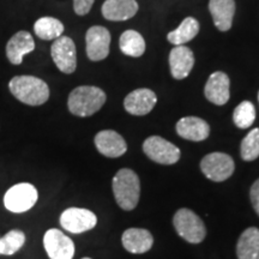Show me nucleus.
<instances>
[{
	"mask_svg": "<svg viewBox=\"0 0 259 259\" xmlns=\"http://www.w3.org/2000/svg\"><path fill=\"white\" fill-rule=\"evenodd\" d=\"M9 89L18 101L28 106H41L50 99V87L44 79L29 74L16 76L10 80Z\"/></svg>",
	"mask_w": 259,
	"mask_h": 259,
	"instance_id": "nucleus-1",
	"label": "nucleus"
},
{
	"mask_svg": "<svg viewBox=\"0 0 259 259\" xmlns=\"http://www.w3.org/2000/svg\"><path fill=\"white\" fill-rule=\"evenodd\" d=\"M106 93L93 85H80L70 93L67 107L73 115L79 118L92 116L99 112L106 103Z\"/></svg>",
	"mask_w": 259,
	"mask_h": 259,
	"instance_id": "nucleus-2",
	"label": "nucleus"
},
{
	"mask_svg": "<svg viewBox=\"0 0 259 259\" xmlns=\"http://www.w3.org/2000/svg\"><path fill=\"white\" fill-rule=\"evenodd\" d=\"M112 186L116 203L122 210L131 211L137 206L141 194V183L137 173L128 168H122L116 171Z\"/></svg>",
	"mask_w": 259,
	"mask_h": 259,
	"instance_id": "nucleus-3",
	"label": "nucleus"
},
{
	"mask_svg": "<svg viewBox=\"0 0 259 259\" xmlns=\"http://www.w3.org/2000/svg\"><path fill=\"white\" fill-rule=\"evenodd\" d=\"M173 225L184 240L190 244H199L205 239L206 228L203 220L192 210L183 208L174 213Z\"/></svg>",
	"mask_w": 259,
	"mask_h": 259,
	"instance_id": "nucleus-4",
	"label": "nucleus"
},
{
	"mask_svg": "<svg viewBox=\"0 0 259 259\" xmlns=\"http://www.w3.org/2000/svg\"><path fill=\"white\" fill-rule=\"evenodd\" d=\"M36 187L29 183H19L10 187L4 197V205L9 211L22 213L30 210L37 202Z\"/></svg>",
	"mask_w": 259,
	"mask_h": 259,
	"instance_id": "nucleus-5",
	"label": "nucleus"
},
{
	"mask_svg": "<svg viewBox=\"0 0 259 259\" xmlns=\"http://www.w3.org/2000/svg\"><path fill=\"white\" fill-rule=\"evenodd\" d=\"M235 169V163L228 154L210 153L200 161V170L209 180L221 183L229 179Z\"/></svg>",
	"mask_w": 259,
	"mask_h": 259,
	"instance_id": "nucleus-6",
	"label": "nucleus"
},
{
	"mask_svg": "<svg viewBox=\"0 0 259 259\" xmlns=\"http://www.w3.org/2000/svg\"><path fill=\"white\" fill-rule=\"evenodd\" d=\"M143 151L151 161L166 166L177 163L181 156L180 149L177 145L160 136H151L145 139Z\"/></svg>",
	"mask_w": 259,
	"mask_h": 259,
	"instance_id": "nucleus-7",
	"label": "nucleus"
},
{
	"mask_svg": "<svg viewBox=\"0 0 259 259\" xmlns=\"http://www.w3.org/2000/svg\"><path fill=\"white\" fill-rule=\"evenodd\" d=\"M51 56L58 70L65 74L73 73L77 69V51L74 41L69 36H60L54 40L51 47Z\"/></svg>",
	"mask_w": 259,
	"mask_h": 259,
	"instance_id": "nucleus-8",
	"label": "nucleus"
},
{
	"mask_svg": "<svg viewBox=\"0 0 259 259\" xmlns=\"http://www.w3.org/2000/svg\"><path fill=\"white\" fill-rule=\"evenodd\" d=\"M111 32L102 25H94L85 34L87 57L92 61H101L111 51Z\"/></svg>",
	"mask_w": 259,
	"mask_h": 259,
	"instance_id": "nucleus-9",
	"label": "nucleus"
},
{
	"mask_svg": "<svg viewBox=\"0 0 259 259\" xmlns=\"http://www.w3.org/2000/svg\"><path fill=\"white\" fill-rule=\"evenodd\" d=\"M96 225V215L88 209L69 208L60 215V226L72 234L88 232Z\"/></svg>",
	"mask_w": 259,
	"mask_h": 259,
	"instance_id": "nucleus-10",
	"label": "nucleus"
},
{
	"mask_svg": "<svg viewBox=\"0 0 259 259\" xmlns=\"http://www.w3.org/2000/svg\"><path fill=\"white\" fill-rule=\"evenodd\" d=\"M44 246L51 259H72L74 244L59 229L52 228L45 233Z\"/></svg>",
	"mask_w": 259,
	"mask_h": 259,
	"instance_id": "nucleus-11",
	"label": "nucleus"
},
{
	"mask_svg": "<svg viewBox=\"0 0 259 259\" xmlns=\"http://www.w3.org/2000/svg\"><path fill=\"white\" fill-rule=\"evenodd\" d=\"M204 95L213 105H226L231 99V79L228 74L222 71L210 74L204 87Z\"/></svg>",
	"mask_w": 259,
	"mask_h": 259,
	"instance_id": "nucleus-12",
	"label": "nucleus"
},
{
	"mask_svg": "<svg viewBox=\"0 0 259 259\" xmlns=\"http://www.w3.org/2000/svg\"><path fill=\"white\" fill-rule=\"evenodd\" d=\"M156 103L157 96L153 90L139 88L126 95L124 100V108L131 115L143 116L153 111Z\"/></svg>",
	"mask_w": 259,
	"mask_h": 259,
	"instance_id": "nucleus-13",
	"label": "nucleus"
},
{
	"mask_svg": "<svg viewBox=\"0 0 259 259\" xmlns=\"http://www.w3.org/2000/svg\"><path fill=\"white\" fill-rule=\"evenodd\" d=\"M95 147L100 154L109 158L120 157L127 151V144L121 135L113 130H103L96 134Z\"/></svg>",
	"mask_w": 259,
	"mask_h": 259,
	"instance_id": "nucleus-14",
	"label": "nucleus"
},
{
	"mask_svg": "<svg viewBox=\"0 0 259 259\" xmlns=\"http://www.w3.org/2000/svg\"><path fill=\"white\" fill-rule=\"evenodd\" d=\"M194 66V54L191 48L176 46L169 53V69L174 79H185L190 76Z\"/></svg>",
	"mask_w": 259,
	"mask_h": 259,
	"instance_id": "nucleus-15",
	"label": "nucleus"
},
{
	"mask_svg": "<svg viewBox=\"0 0 259 259\" xmlns=\"http://www.w3.org/2000/svg\"><path fill=\"white\" fill-rule=\"evenodd\" d=\"M176 130L181 138L191 142L205 141L210 135L209 124L198 116H184L177 122Z\"/></svg>",
	"mask_w": 259,
	"mask_h": 259,
	"instance_id": "nucleus-16",
	"label": "nucleus"
},
{
	"mask_svg": "<svg viewBox=\"0 0 259 259\" xmlns=\"http://www.w3.org/2000/svg\"><path fill=\"white\" fill-rule=\"evenodd\" d=\"M35 50V41L30 32L21 30L12 36L6 44V57L14 65H21L24 56Z\"/></svg>",
	"mask_w": 259,
	"mask_h": 259,
	"instance_id": "nucleus-17",
	"label": "nucleus"
},
{
	"mask_svg": "<svg viewBox=\"0 0 259 259\" xmlns=\"http://www.w3.org/2000/svg\"><path fill=\"white\" fill-rule=\"evenodd\" d=\"M138 9L137 0H106L101 12L107 21L122 22L135 17Z\"/></svg>",
	"mask_w": 259,
	"mask_h": 259,
	"instance_id": "nucleus-18",
	"label": "nucleus"
},
{
	"mask_svg": "<svg viewBox=\"0 0 259 259\" xmlns=\"http://www.w3.org/2000/svg\"><path fill=\"white\" fill-rule=\"evenodd\" d=\"M124 248L130 253H145L153 247L154 238L151 233L142 228H128L121 236Z\"/></svg>",
	"mask_w": 259,
	"mask_h": 259,
	"instance_id": "nucleus-19",
	"label": "nucleus"
},
{
	"mask_svg": "<svg viewBox=\"0 0 259 259\" xmlns=\"http://www.w3.org/2000/svg\"><path fill=\"white\" fill-rule=\"evenodd\" d=\"M209 11L215 27L220 31H228L235 15V0H210Z\"/></svg>",
	"mask_w": 259,
	"mask_h": 259,
	"instance_id": "nucleus-20",
	"label": "nucleus"
},
{
	"mask_svg": "<svg viewBox=\"0 0 259 259\" xmlns=\"http://www.w3.org/2000/svg\"><path fill=\"white\" fill-rule=\"evenodd\" d=\"M259 254V229L250 227L239 236L236 244L238 259H255Z\"/></svg>",
	"mask_w": 259,
	"mask_h": 259,
	"instance_id": "nucleus-21",
	"label": "nucleus"
},
{
	"mask_svg": "<svg viewBox=\"0 0 259 259\" xmlns=\"http://www.w3.org/2000/svg\"><path fill=\"white\" fill-rule=\"evenodd\" d=\"M199 22L194 17H186L173 31L168 32L167 40L174 46H183L192 41L199 32Z\"/></svg>",
	"mask_w": 259,
	"mask_h": 259,
	"instance_id": "nucleus-22",
	"label": "nucleus"
},
{
	"mask_svg": "<svg viewBox=\"0 0 259 259\" xmlns=\"http://www.w3.org/2000/svg\"><path fill=\"white\" fill-rule=\"evenodd\" d=\"M119 47L125 56L139 58L144 54L147 46H145L144 37L138 31L130 29L121 34L120 40H119Z\"/></svg>",
	"mask_w": 259,
	"mask_h": 259,
	"instance_id": "nucleus-23",
	"label": "nucleus"
},
{
	"mask_svg": "<svg viewBox=\"0 0 259 259\" xmlns=\"http://www.w3.org/2000/svg\"><path fill=\"white\" fill-rule=\"evenodd\" d=\"M64 30V24L54 17H41L34 24L35 35L45 41L57 40L58 37L63 36Z\"/></svg>",
	"mask_w": 259,
	"mask_h": 259,
	"instance_id": "nucleus-24",
	"label": "nucleus"
},
{
	"mask_svg": "<svg viewBox=\"0 0 259 259\" xmlns=\"http://www.w3.org/2000/svg\"><path fill=\"white\" fill-rule=\"evenodd\" d=\"M25 234L19 229H14L0 238V254L12 255L23 247Z\"/></svg>",
	"mask_w": 259,
	"mask_h": 259,
	"instance_id": "nucleus-25",
	"label": "nucleus"
},
{
	"mask_svg": "<svg viewBox=\"0 0 259 259\" xmlns=\"http://www.w3.org/2000/svg\"><path fill=\"white\" fill-rule=\"evenodd\" d=\"M255 120V108L250 101H242L233 112V121L236 127L248 128Z\"/></svg>",
	"mask_w": 259,
	"mask_h": 259,
	"instance_id": "nucleus-26",
	"label": "nucleus"
},
{
	"mask_svg": "<svg viewBox=\"0 0 259 259\" xmlns=\"http://www.w3.org/2000/svg\"><path fill=\"white\" fill-rule=\"evenodd\" d=\"M240 155L246 162L254 161L259 157V128H253L242 139Z\"/></svg>",
	"mask_w": 259,
	"mask_h": 259,
	"instance_id": "nucleus-27",
	"label": "nucleus"
},
{
	"mask_svg": "<svg viewBox=\"0 0 259 259\" xmlns=\"http://www.w3.org/2000/svg\"><path fill=\"white\" fill-rule=\"evenodd\" d=\"M95 0H73L74 14L78 16L88 15Z\"/></svg>",
	"mask_w": 259,
	"mask_h": 259,
	"instance_id": "nucleus-28",
	"label": "nucleus"
},
{
	"mask_svg": "<svg viewBox=\"0 0 259 259\" xmlns=\"http://www.w3.org/2000/svg\"><path fill=\"white\" fill-rule=\"evenodd\" d=\"M250 199H251L252 206H253L254 211L257 212V215L259 216V179L255 180L253 183V185L251 186Z\"/></svg>",
	"mask_w": 259,
	"mask_h": 259,
	"instance_id": "nucleus-29",
	"label": "nucleus"
},
{
	"mask_svg": "<svg viewBox=\"0 0 259 259\" xmlns=\"http://www.w3.org/2000/svg\"><path fill=\"white\" fill-rule=\"evenodd\" d=\"M82 259H92V258H88V257H85V258H82Z\"/></svg>",
	"mask_w": 259,
	"mask_h": 259,
	"instance_id": "nucleus-30",
	"label": "nucleus"
},
{
	"mask_svg": "<svg viewBox=\"0 0 259 259\" xmlns=\"http://www.w3.org/2000/svg\"><path fill=\"white\" fill-rule=\"evenodd\" d=\"M258 102H259V92H258Z\"/></svg>",
	"mask_w": 259,
	"mask_h": 259,
	"instance_id": "nucleus-31",
	"label": "nucleus"
},
{
	"mask_svg": "<svg viewBox=\"0 0 259 259\" xmlns=\"http://www.w3.org/2000/svg\"><path fill=\"white\" fill-rule=\"evenodd\" d=\"M255 259H259V254H258V257H257V258H255Z\"/></svg>",
	"mask_w": 259,
	"mask_h": 259,
	"instance_id": "nucleus-32",
	"label": "nucleus"
}]
</instances>
